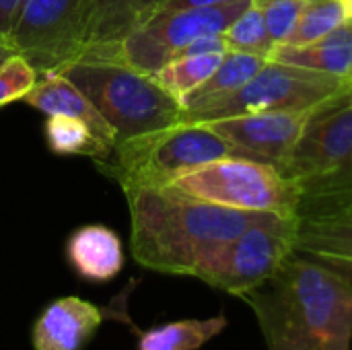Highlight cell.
Instances as JSON below:
<instances>
[{"mask_svg":"<svg viewBox=\"0 0 352 350\" xmlns=\"http://www.w3.org/2000/svg\"><path fill=\"white\" fill-rule=\"evenodd\" d=\"M241 299L268 350H351L352 287L303 252Z\"/></svg>","mask_w":352,"mask_h":350,"instance_id":"1","label":"cell"},{"mask_svg":"<svg viewBox=\"0 0 352 350\" xmlns=\"http://www.w3.org/2000/svg\"><path fill=\"white\" fill-rule=\"evenodd\" d=\"M124 192L134 260L173 276H194L210 254L268 215L202 202L171 186H136Z\"/></svg>","mask_w":352,"mask_h":350,"instance_id":"2","label":"cell"},{"mask_svg":"<svg viewBox=\"0 0 352 350\" xmlns=\"http://www.w3.org/2000/svg\"><path fill=\"white\" fill-rule=\"evenodd\" d=\"M116 132V144L182 124L184 107L153 74L122 62L74 60L58 68Z\"/></svg>","mask_w":352,"mask_h":350,"instance_id":"3","label":"cell"},{"mask_svg":"<svg viewBox=\"0 0 352 350\" xmlns=\"http://www.w3.org/2000/svg\"><path fill=\"white\" fill-rule=\"evenodd\" d=\"M231 155H235L233 146L208 124L182 122L116 144L99 165L124 190H130L136 186H169L179 175Z\"/></svg>","mask_w":352,"mask_h":350,"instance_id":"4","label":"cell"},{"mask_svg":"<svg viewBox=\"0 0 352 350\" xmlns=\"http://www.w3.org/2000/svg\"><path fill=\"white\" fill-rule=\"evenodd\" d=\"M169 186L202 202L280 217H299L303 202L301 186L280 169L237 155L192 169Z\"/></svg>","mask_w":352,"mask_h":350,"instance_id":"5","label":"cell"},{"mask_svg":"<svg viewBox=\"0 0 352 350\" xmlns=\"http://www.w3.org/2000/svg\"><path fill=\"white\" fill-rule=\"evenodd\" d=\"M250 2L252 0H231L219 6L161 10L116 45L97 50L80 60L122 62L144 74H155L194 39L225 33Z\"/></svg>","mask_w":352,"mask_h":350,"instance_id":"6","label":"cell"},{"mask_svg":"<svg viewBox=\"0 0 352 350\" xmlns=\"http://www.w3.org/2000/svg\"><path fill=\"white\" fill-rule=\"evenodd\" d=\"M299 217L264 215L235 239L210 254L196 270L212 289L243 297L264 285L295 252Z\"/></svg>","mask_w":352,"mask_h":350,"instance_id":"7","label":"cell"},{"mask_svg":"<svg viewBox=\"0 0 352 350\" xmlns=\"http://www.w3.org/2000/svg\"><path fill=\"white\" fill-rule=\"evenodd\" d=\"M349 80L278 60H268L231 97L182 116V122H214L260 111H309L340 97Z\"/></svg>","mask_w":352,"mask_h":350,"instance_id":"8","label":"cell"},{"mask_svg":"<svg viewBox=\"0 0 352 350\" xmlns=\"http://www.w3.org/2000/svg\"><path fill=\"white\" fill-rule=\"evenodd\" d=\"M89 37V0H23L10 47L41 74L80 60Z\"/></svg>","mask_w":352,"mask_h":350,"instance_id":"9","label":"cell"},{"mask_svg":"<svg viewBox=\"0 0 352 350\" xmlns=\"http://www.w3.org/2000/svg\"><path fill=\"white\" fill-rule=\"evenodd\" d=\"M352 153V101L340 97L320 105L307 120L283 173L301 190L334 173Z\"/></svg>","mask_w":352,"mask_h":350,"instance_id":"10","label":"cell"},{"mask_svg":"<svg viewBox=\"0 0 352 350\" xmlns=\"http://www.w3.org/2000/svg\"><path fill=\"white\" fill-rule=\"evenodd\" d=\"M309 111H260L223 118L208 124L221 134L235 151L237 157L254 159L276 169H285L293 146L297 144L309 116Z\"/></svg>","mask_w":352,"mask_h":350,"instance_id":"11","label":"cell"},{"mask_svg":"<svg viewBox=\"0 0 352 350\" xmlns=\"http://www.w3.org/2000/svg\"><path fill=\"white\" fill-rule=\"evenodd\" d=\"M107 316L116 314L80 297L56 299L41 311V316L33 324V349L82 350Z\"/></svg>","mask_w":352,"mask_h":350,"instance_id":"12","label":"cell"},{"mask_svg":"<svg viewBox=\"0 0 352 350\" xmlns=\"http://www.w3.org/2000/svg\"><path fill=\"white\" fill-rule=\"evenodd\" d=\"M27 105L43 111L45 116H70V118H78L82 120L91 132L109 149L113 151L116 146V132L113 128L107 124V120L97 111V107L87 99L85 93H80L64 74H60L58 70H47L41 72L37 76V83L33 85V89L21 99Z\"/></svg>","mask_w":352,"mask_h":350,"instance_id":"13","label":"cell"},{"mask_svg":"<svg viewBox=\"0 0 352 350\" xmlns=\"http://www.w3.org/2000/svg\"><path fill=\"white\" fill-rule=\"evenodd\" d=\"M72 270L89 283H109L124 268V248L118 233L105 225L78 227L66 241Z\"/></svg>","mask_w":352,"mask_h":350,"instance_id":"14","label":"cell"},{"mask_svg":"<svg viewBox=\"0 0 352 350\" xmlns=\"http://www.w3.org/2000/svg\"><path fill=\"white\" fill-rule=\"evenodd\" d=\"M167 0H89V37L85 56L116 45L130 31L161 12Z\"/></svg>","mask_w":352,"mask_h":350,"instance_id":"15","label":"cell"},{"mask_svg":"<svg viewBox=\"0 0 352 350\" xmlns=\"http://www.w3.org/2000/svg\"><path fill=\"white\" fill-rule=\"evenodd\" d=\"M270 60L293 64L299 68L332 74L351 80L352 74V19L344 21L340 27L330 31L318 41L305 45L278 43Z\"/></svg>","mask_w":352,"mask_h":350,"instance_id":"16","label":"cell"},{"mask_svg":"<svg viewBox=\"0 0 352 350\" xmlns=\"http://www.w3.org/2000/svg\"><path fill=\"white\" fill-rule=\"evenodd\" d=\"M270 58L258 56V54H248V52H235L229 50L221 64L217 66V70L198 87L194 89L184 101V113L190 111H198L204 107H210L227 97H231L233 93H237L250 78H254L262 66L268 62Z\"/></svg>","mask_w":352,"mask_h":350,"instance_id":"17","label":"cell"},{"mask_svg":"<svg viewBox=\"0 0 352 350\" xmlns=\"http://www.w3.org/2000/svg\"><path fill=\"white\" fill-rule=\"evenodd\" d=\"M227 328L223 314L206 320H177L138 332V350H198Z\"/></svg>","mask_w":352,"mask_h":350,"instance_id":"18","label":"cell"},{"mask_svg":"<svg viewBox=\"0 0 352 350\" xmlns=\"http://www.w3.org/2000/svg\"><path fill=\"white\" fill-rule=\"evenodd\" d=\"M295 250L352 258V210L299 217Z\"/></svg>","mask_w":352,"mask_h":350,"instance_id":"19","label":"cell"},{"mask_svg":"<svg viewBox=\"0 0 352 350\" xmlns=\"http://www.w3.org/2000/svg\"><path fill=\"white\" fill-rule=\"evenodd\" d=\"M43 132L50 151L56 155H89L99 161L111 155V151L78 118L60 113L47 116Z\"/></svg>","mask_w":352,"mask_h":350,"instance_id":"20","label":"cell"},{"mask_svg":"<svg viewBox=\"0 0 352 350\" xmlns=\"http://www.w3.org/2000/svg\"><path fill=\"white\" fill-rule=\"evenodd\" d=\"M352 206V153L330 175L303 188L299 217L340 212Z\"/></svg>","mask_w":352,"mask_h":350,"instance_id":"21","label":"cell"},{"mask_svg":"<svg viewBox=\"0 0 352 350\" xmlns=\"http://www.w3.org/2000/svg\"><path fill=\"white\" fill-rule=\"evenodd\" d=\"M225 54H202V56H179L161 66L153 78L179 103L198 89L221 64Z\"/></svg>","mask_w":352,"mask_h":350,"instance_id":"22","label":"cell"},{"mask_svg":"<svg viewBox=\"0 0 352 350\" xmlns=\"http://www.w3.org/2000/svg\"><path fill=\"white\" fill-rule=\"evenodd\" d=\"M344 21H349L344 0H307L291 37L285 43L305 45L318 41Z\"/></svg>","mask_w":352,"mask_h":350,"instance_id":"23","label":"cell"},{"mask_svg":"<svg viewBox=\"0 0 352 350\" xmlns=\"http://www.w3.org/2000/svg\"><path fill=\"white\" fill-rule=\"evenodd\" d=\"M223 37H225L229 50L258 54V56H264V58H270L272 50L276 47V43L270 37V31L266 27L264 14H262L260 6L254 0L225 29Z\"/></svg>","mask_w":352,"mask_h":350,"instance_id":"24","label":"cell"},{"mask_svg":"<svg viewBox=\"0 0 352 350\" xmlns=\"http://www.w3.org/2000/svg\"><path fill=\"white\" fill-rule=\"evenodd\" d=\"M39 72L21 54H10L0 64V107L23 99L37 83Z\"/></svg>","mask_w":352,"mask_h":350,"instance_id":"25","label":"cell"},{"mask_svg":"<svg viewBox=\"0 0 352 350\" xmlns=\"http://www.w3.org/2000/svg\"><path fill=\"white\" fill-rule=\"evenodd\" d=\"M254 2L260 6L270 37L278 45L291 37L307 0H254Z\"/></svg>","mask_w":352,"mask_h":350,"instance_id":"26","label":"cell"},{"mask_svg":"<svg viewBox=\"0 0 352 350\" xmlns=\"http://www.w3.org/2000/svg\"><path fill=\"white\" fill-rule=\"evenodd\" d=\"M303 254L311 256L314 260H318L320 264H324L326 268H330L332 272H336L338 276H342L352 287V258L330 256V254H311V252H303Z\"/></svg>","mask_w":352,"mask_h":350,"instance_id":"27","label":"cell"},{"mask_svg":"<svg viewBox=\"0 0 352 350\" xmlns=\"http://www.w3.org/2000/svg\"><path fill=\"white\" fill-rule=\"evenodd\" d=\"M23 0H0V41L10 45V33Z\"/></svg>","mask_w":352,"mask_h":350,"instance_id":"28","label":"cell"},{"mask_svg":"<svg viewBox=\"0 0 352 350\" xmlns=\"http://www.w3.org/2000/svg\"><path fill=\"white\" fill-rule=\"evenodd\" d=\"M231 0H167L163 10H177V8H202V6H219Z\"/></svg>","mask_w":352,"mask_h":350,"instance_id":"29","label":"cell"},{"mask_svg":"<svg viewBox=\"0 0 352 350\" xmlns=\"http://www.w3.org/2000/svg\"><path fill=\"white\" fill-rule=\"evenodd\" d=\"M10 54H14V52H12V47H10L8 43L0 41V64H2V62H4V60L10 56Z\"/></svg>","mask_w":352,"mask_h":350,"instance_id":"30","label":"cell"},{"mask_svg":"<svg viewBox=\"0 0 352 350\" xmlns=\"http://www.w3.org/2000/svg\"><path fill=\"white\" fill-rule=\"evenodd\" d=\"M340 99H344V101H352V80H349V85H346L344 93L340 95Z\"/></svg>","mask_w":352,"mask_h":350,"instance_id":"31","label":"cell"},{"mask_svg":"<svg viewBox=\"0 0 352 350\" xmlns=\"http://www.w3.org/2000/svg\"><path fill=\"white\" fill-rule=\"evenodd\" d=\"M346 2V14H349V19H352V0H344Z\"/></svg>","mask_w":352,"mask_h":350,"instance_id":"32","label":"cell"},{"mask_svg":"<svg viewBox=\"0 0 352 350\" xmlns=\"http://www.w3.org/2000/svg\"><path fill=\"white\" fill-rule=\"evenodd\" d=\"M344 210H352V206H351V208H344Z\"/></svg>","mask_w":352,"mask_h":350,"instance_id":"33","label":"cell"},{"mask_svg":"<svg viewBox=\"0 0 352 350\" xmlns=\"http://www.w3.org/2000/svg\"><path fill=\"white\" fill-rule=\"evenodd\" d=\"M351 80H352V74H351Z\"/></svg>","mask_w":352,"mask_h":350,"instance_id":"34","label":"cell"}]
</instances>
